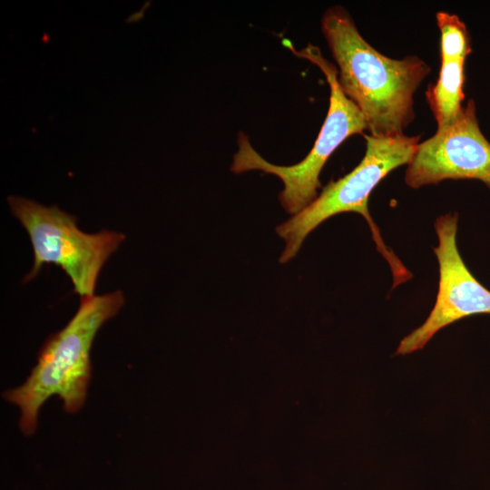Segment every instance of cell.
<instances>
[{
  "label": "cell",
  "instance_id": "obj_6",
  "mask_svg": "<svg viewBox=\"0 0 490 490\" xmlns=\"http://www.w3.org/2000/svg\"><path fill=\"white\" fill-rule=\"evenodd\" d=\"M458 215L447 213L435 221L438 245L434 249L439 268L435 305L424 323L401 339L395 355L424 348L445 327L475 314H490V290L466 266L456 244Z\"/></svg>",
  "mask_w": 490,
  "mask_h": 490
},
{
  "label": "cell",
  "instance_id": "obj_9",
  "mask_svg": "<svg viewBox=\"0 0 490 490\" xmlns=\"http://www.w3.org/2000/svg\"><path fill=\"white\" fill-rule=\"evenodd\" d=\"M440 31V61L465 60L471 54V38L465 23L446 12L436 14Z\"/></svg>",
  "mask_w": 490,
  "mask_h": 490
},
{
  "label": "cell",
  "instance_id": "obj_1",
  "mask_svg": "<svg viewBox=\"0 0 490 490\" xmlns=\"http://www.w3.org/2000/svg\"><path fill=\"white\" fill-rule=\"evenodd\" d=\"M321 28L338 67V84L363 114L369 135L404 134L415 119V93L430 66L416 55L393 59L379 53L342 6L324 13Z\"/></svg>",
  "mask_w": 490,
  "mask_h": 490
},
{
  "label": "cell",
  "instance_id": "obj_3",
  "mask_svg": "<svg viewBox=\"0 0 490 490\" xmlns=\"http://www.w3.org/2000/svg\"><path fill=\"white\" fill-rule=\"evenodd\" d=\"M366 152L356 168L337 181H329L317 198L299 212L276 228L285 240L279 262L286 263L299 252L307 236L326 220L342 212H357L368 222L377 251L390 266L393 288L412 278L384 242L378 227L368 210L369 196L374 188L393 170L407 164L420 142V135L405 133L378 137L363 134Z\"/></svg>",
  "mask_w": 490,
  "mask_h": 490
},
{
  "label": "cell",
  "instance_id": "obj_4",
  "mask_svg": "<svg viewBox=\"0 0 490 490\" xmlns=\"http://www.w3.org/2000/svg\"><path fill=\"white\" fill-rule=\"evenodd\" d=\"M289 48L297 56L317 65L329 85L328 111L314 145L299 162L277 165L266 161L251 146L246 134L240 133L230 170L235 173L258 170L279 177L284 184L279 201L288 213L294 215L317 198L319 174L331 154L351 135L364 134L367 123L359 109L341 90L336 66L323 57L317 46L309 44L299 51Z\"/></svg>",
  "mask_w": 490,
  "mask_h": 490
},
{
  "label": "cell",
  "instance_id": "obj_8",
  "mask_svg": "<svg viewBox=\"0 0 490 490\" xmlns=\"http://www.w3.org/2000/svg\"><path fill=\"white\" fill-rule=\"evenodd\" d=\"M465 63V60L440 61L438 78L427 87L426 98L437 128L452 124L462 112Z\"/></svg>",
  "mask_w": 490,
  "mask_h": 490
},
{
  "label": "cell",
  "instance_id": "obj_5",
  "mask_svg": "<svg viewBox=\"0 0 490 490\" xmlns=\"http://www.w3.org/2000/svg\"><path fill=\"white\" fill-rule=\"evenodd\" d=\"M7 202L34 251L33 266L24 282L32 280L44 264L53 263L66 273L81 299L94 296L103 266L125 235L108 230L85 233L77 227L75 216L55 205L47 207L15 195L8 196Z\"/></svg>",
  "mask_w": 490,
  "mask_h": 490
},
{
  "label": "cell",
  "instance_id": "obj_2",
  "mask_svg": "<svg viewBox=\"0 0 490 490\" xmlns=\"http://www.w3.org/2000/svg\"><path fill=\"white\" fill-rule=\"evenodd\" d=\"M124 304L121 290L81 299L79 309L66 326L42 346L37 363L25 382L4 394L21 409L20 429L34 434L38 412L52 396H58L68 413L84 403L92 375L90 353L100 328Z\"/></svg>",
  "mask_w": 490,
  "mask_h": 490
},
{
  "label": "cell",
  "instance_id": "obj_7",
  "mask_svg": "<svg viewBox=\"0 0 490 490\" xmlns=\"http://www.w3.org/2000/svg\"><path fill=\"white\" fill-rule=\"evenodd\" d=\"M445 180H477L490 189V142L479 127L473 99L452 124L419 142L407 164L405 181L410 188Z\"/></svg>",
  "mask_w": 490,
  "mask_h": 490
}]
</instances>
